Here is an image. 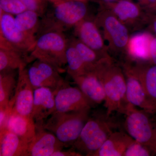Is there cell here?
I'll return each mask as SVG.
<instances>
[{
	"label": "cell",
	"instance_id": "1",
	"mask_svg": "<svg viewBox=\"0 0 156 156\" xmlns=\"http://www.w3.org/2000/svg\"><path fill=\"white\" fill-rule=\"evenodd\" d=\"M92 71L97 75L103 85L106 95L104 106L107 115L110 116L115 112L124 114L128 102L123 69L110 57L103 59Z\"/></svg>",
	"mask_w": 156,
	"mask_h": 156
},
{
	"label": "cell",
	"instance_id": "2",
	"mask_svg": "<svg viewBox=\"0 0 156 156\" xmlns=\"http://www.w3.org/2000/svg\"><path fill=\"white\" fill-rule=\"evenodd\" d=\"M106 114L95 112L89 119L80 136L72 147L83 156H92L103 145L116 128Z\"/></svg>",
	"mask_w": 156,
	"mask_h": 156
},
{
	"label": "cell",
	"instance_id": "3",
	"mask_svg": "<svg viewBox=\"0 0 156 156\" xmlns=\"http://www.w3.org/2000/svg\"><path fill=\"white\" fill-rule=\"evenodd\" d=\"M90 109L55 112L45 121L43 127L53 133L66 147H72L89 119Z\"/></svg>",
	"mask_w": 156,
	"mask_h": 156
},
{
	"label": "cell",
	"instance_id": "4",
	"mask_svg": "<svg viewBox=\"0 0 156 156\" xmlns=\"http://www.w3.org/2000/svg\"><path fill=\"white\" fill-rule=\"evenodd\" d=\"M53 5L52 13L41 22L40 34L50 31L63 32L68 29L74 27L87 17L88 9L86 2L59 0Z\"/></svg>",
	"mask_w": 156,
	"mask_h": 156
},
{
	"label": "cell",
	"instance_id": "5",
	"mask_svg": "<svg viewBox=\"0 0 156 156\" xmlns=\"http://www.w3.org/2000/svg\"><path fill=\"white\" fill-rule=\"evenodd\" d=\"M68 43L62 32L50 31L43 33L37 37L30 56L32 60L39 59L52 65L61 73L67 64Z\"/></svg>",
	"mask_w": 156,
	"mask_h": 156
},
{
	"label": "cell",
	"instance_id": "6",
	"mask_svg": "<svg viewBox=\"0 0 156 156\" xmlns=\"http://www.w3.org/2000/svg\"><path fill=\"white\" fill-rule=\"evenodd\" d=\"M95 21L106 41L109 53L115 55L127 53L130 37L128 27L107 9H101Z\"/></svg>",
	"mask_w": 156,
	"mask_h": 156
},
{
	"label": "cell",
	"instance_id": "7",
	"mask_svg": "<svg viewBox=\"0 0 156 156\" xmlns=\"http://www.w3.org/2000/svg\"><path fill=\"white\" fill-rule=\"evenodd\" d=\"M124 114V127L128 134L135 141L149 147L155 155L156 124L153 123L150 114L128 103Z\"/></svg>",
	"mask_w": 156,
	"mask_h": 156
},
{
	"label": "cell",
	"instance_id": "8",
	"mask_svg": "<svg viewBox=\"0 0 156 156\" xmlns=\"http://www.w3.org/2000/svg\"><path fill=\"white\" fill-rule=\"evenodd\" d=\"M27 72L34 89L46 87L51 89L54 94L57 90L67 83L60 75V72L52 65L36 59Z\"/></svg>",
	"mask_w": 156,
	"mask_h": 156
},
{
	"label": "cell",
	"instance_id": "9",
	"mask_svg": "<svg viewBox=\"0 0 156 156\" xmlns=\"http://www.w3.org/2000/svg\"><path fill=\"white\" fill-rule=\"evenodd\" d=\"M123 70L126 80L127 102L150 114L156 113V108L149 99L141 82L134 73L129 62L124 64Z\"/></svg>",
	"mask_w": 156,
	"mask_h": 156
},
{
	"label": "cell",
	"instance_id": "10",
	"mask_svg": "<svg viewBox=\"0 0 156 156\" xmlns=\"http://www.w3.org/2000/svg\"><path fill=\"white\" fill-rule=\"evenodd\" d=\"M18 70L17 86L10 101L14 104L12 112L31 116L34 89L29 79L26 67L21 68Z\"/></svg>",
	"mask_w": 156,
	"mask_h": 156
},
{
	"label": "cell",
	"instance_id": "11",
	"mask_svg": "<svg viewBox=\"0 0 156 156\" xmlns=\"http://www.w3.org/2000/svg\"><path fill=\"white\" fill-rule=\"evenodd\" d=\"M74 28L78 39L94 50L102 58L111 57L95 20L86 17L75 26Z\"/></svg>",
	"mask_w": 156,
	"mask_h": 156
},
{
	"label": "cell",
	"instance_id": "12",
	"mask_svg": "<svg viewBox=\"0 0 156 156\" xmlns=\"http://www.w3.org/2000/svg\"><path fill=\"white\" fill-rule=\"evenodd\" d=\"M0 37L27 53H30L36 41L26 36L17 28L13 15L2 10H0Z\"/></svg>",
	"mask_w": 156,
	"mask_h": 156
},
{
	"label": "cell",
	"instance_id": "13",
	"mask_svg": "<svg viewBox=\"0 0 156 156\" xmlns=\"http://www.w3.org/2000/svg\"><path fill=\"white\" fill-rule=\"evenodd\" d=\"M55 98L56 111H77L93 107L80 89L71 87L68 83L57 90Z\"/></svg>",
	"mask_w": 156,
	"mask_h": 156
},
{
	"label": "cell",
	"instance_id": "14",
	"mask_svg": "<svg viewBox=\"0 0 156 156\" xmlns=\"http://www.w3.org/2000/svg\"><path fill=\"white\" fill-rule=\"evenodd\" d=\"M35 136L29 146L27 156H52L56 151L66 147L53 133L43 126H36Z\"/></svg>",
	"mask_w": 156,
	"mask_h": 156
},
{
	"label": "cell",
	"instance_id": "15",
	"mask_svg": "<svg viewBox=\"0 0 156 156\" xmlns=\"http://www.w3.org/2000/svg\"><path fill=\"white\" fill-rule=\"evenodd\" d=\"M56 111L53 91L46 87L34 89L31 116L36 126H43L45 121Z\"/></svg>",
	"mask_w": 156,
	"mask_h": 156
},
{
	"label": "cell",
	"instance_id": "16",
	"mask_svg": "<svg viewBox=\"0 0 156 156\" xmlns=\"http://www.w3.org/2000/svg\"><path fill=\"white\" fill-rule=\"evenodd\" d=\"M101 9H107L111 11L128 29L140 27L144 18L139 5L131 0H119Z\"/></svg>",
	"mask_w": 156,
	"mask_h": 156
},
{
	"label": "cell",
	"instance_id": "17",
	"mask_svg": "<svg viewBox=\"0 0 156 156\" xmlns=\"http://www.w3.org/2000/svg\"><path fill=\"white\" fill-rule=\"evenodd\" d=\"M92 106L104 102L106 95L103 85L94 72L72 78Z\"/></svg>",
	"mask_w": 156,
	"mask_h": 156
},
{
	"label": "cell",
	"instance_id": "18",
	"mask_svg": "<svg viewBox=\"0 0 156 156\" xmlns=\"http://www.w3.org/2000/svg\"><path fill=\"white\" fill-rule=\"evenodd\" d=\"M27 54L0 37V72L26 67L32 60Z\"/></svg>",
	"mask_w": 156,
	"mask_h": 156
},
{
	"label": "cell",
	"instance_id": "19",
	"mask_svg": "<svg viewBox=\"0 0 156 156\" xmlns=\"http://www.w3.org/2000/svg\"><path fill=\"white\" fill-rule=\"evenodd\" d=\"M134 140L122 131H114L92 156H124Z\"/></svg>",
	"mask_w": 156,
	"mask_h": 156
},
{
	"label": "cell",
	"instance_id": "20",
	"mask_svg": "<svg viewBox=\"0 0 156 156\" xmlns=\"http://www.w3.org/2000/svg\"><path fill=\"white\" fill-rule=\"evenodd\" d=\"M129 63L151 103L156 108V65H148L144 62H136L135 65Z\"/></svg>",
	"mask_w": 156,
	"mask_h": 156
},
{
	"label": "cell",
	"instance_id": "21",
	"mask_svg": "<svg viewBox=\"0 0 156 156\" xmlns=\"http://www.w3.org/2000/svg\"><path fill=\"white\" fill-rule=\"evenodd\" d=\"M29 146L8 128L0 130V156H27Z\"/></svg>",
	"mask_w": 156,
	"mask_h": 156
},
{
	"label": "cell",
	"instance_id": "22",
	"mask_svg": "<svg viewBox=\"0 0 156 156\" xmlns=\"http://www.w3.org/2000/svg\"><path fill=\"white\" fill-rule=\"evenodd\" d=\"M152 36L147 32H140L130 37L127 54L136 62L150 60V46Z\"/></svg>",
	"mask_w": 156,
	"mask_h": 156
},
{
	"label": "cell",
	"instance_id": "23",
	"mask_svg": "<svg viewBox=\"0 0 156 156\" xmlns=\"http://www.w3.org/2000/svg\"><path fill=\"white\" fill-rule=\"evenodd\" d=\"M7 128L29 144L36 133L35 123L32 117L13 112L9 117Z\"/></svg>",
	"mask_w": 156,
	"mask_h": 156
},
{
	"label": "cell",
	"instance_id": "24",
	"mask_svg": "<svg viewBox=\"0 0 156 156\" xmlns=\"http://www.w3.org/2000/svg\"><path fill=\"white\" fill-rule=\"evenodd\" d=\"M40 16L37 12L27 10L14 17L17 28L27 36L36 41L37 33L40 29Z\"/></svg>",
	"mask_w": 156,
	"mask_h": 156
},
{
	"label": "cell",
	"instance_id": "25",
	"mask_svg": "<svg viewBox=\"0 0 156 156\" xmlns=\"http://www.w3.org/2000/svg\"><path fill=\"white\" fill-rule=\"evenodd\" d=\"M16 70L0 72V108L9 106L14 96L18 79Z\"/></svg>",
	"mask_w": 156,
	"mask_h": 156
},
{
	"label": "cell",
	"instance_id": "26",
	"mask_svg": "<svg viewBox=\"0 0 156 156\" xmlns=\"http://www.w3.org/2000/svg\"><path fill=\"white\" fill-rule=\"evenodd\" d=\"M70 41L75 48L85 65L87 70L86 73L92 71L101 61L106 58L101 57L95 51L79 39H73Z\"/></svg>",
	"mask_w": 156,
	"mask_h": 156
},
{
	"label": "cell",
	"instance_id": "27",
	"mask_svg": "<svg viewBox=\"0 0 156 156\" xmlns=\"http://www.w3.org/2000/svg\"><path fill=\"white\" fill-rule=\"evenodd\" d=\"M67 73L72 78L84 74L87 72L86 66L75 48L69 41L66 51Z\"/></svg>",
	"mask_w": 156,
	"mask_h": 156
},
{
	"label": "cell",
	"instance_id": "28",
	"mask_svg": "<svg viewBox=\"0 0 156 156\" xmlns=\"http://www.w3.org/2000/svg\"><path fill=\"white\" fill-rule=\"evenodd\" d=\"M27 10L20 0H0V10L8 14L16 15Z\"/></svg>",
	"mask_w": 156,
	"mask_h": 156
},
{
	"label": "cell",
	"instance_id": "29",
	"mask_svg": "<svg viewBox=\"0 0 156 156\" xmlns=\"http://www.w3.org/2000/svg\"><path fill=\"white\" fill-rule=\"evenodd\" d=\"M154 155V154L149 147L134 140L126 149L124 156H150Z\"/></svg>",
	"mask_w": 156,
	"mask_h": 156
},
{
	"label": "cell",
	"instance_id": "30",
	"mask_svg": "<svg viewBox=\"0 0 156 156\" xmlns=\"http://www.w3.org/2000/svg\"><path fill=\"white\" fill-rule=\"evenodd\" d=\"M27 10L37 12L40 17L44 16L47 11L48 1L47 0H20Z\"/></svg>",
	"mask_w": 156,
	"mask_h": 156
},
{
	"label": "cell",
	"instance_id": "31",
	"mask_svg": "<svg viewBox=\"0 0 156 156\" xmlns=\"http://www.w3.org/2000/svg\"><path fill=\"white\" fill-rule=\"evenodd\" d=\"M83 156L81 153L76 151L73 148L67 150H62L56 151L52 155V156Z\"/></svg>",
	"mask_w": 156,
	"mask_h": 156
},
{
	"label": "cell",
	"instance_id": "32",
	"mask_svg": "<svg viewBox=\"0 0 156 156\" xmlns=\"http://www.w3.org/2000/svg\"><path fill=\"white\" fill-rule=\"evenodd\" d=\"M150 61L153 64L156 65V37H153L150 46Z\"/></svg>",
	"mask_w": 156,
	"mask_h": 156
},
{
	"label": "cell",
	"instance_id": "33",
	"mask_svg": "<svg viewBox=\"0 0 156 156\" xmlns=\"http://www.w3.org/2000/svg\"><path fill=\"white\" fill-rule=\"evenodd\" d=\"M118 1L119 0H98V2L101 5V8H103L105 6L116 2Z\"/></svg>",
	"mask_w": 156,
	"mask_h": 156
},
{
	"label": "cell",
	"instance_id": "34",
	"mask_svg": "<svg viewBox=\"0 0 156 156\" xmlns=\"http://www.w3.org/2000/svg\"><path fill=\"white\" fill-rule=\"evenodd\" d=\"M141 5H148L149 4H155L156 0H138Z\"/></svg>",
	"mask_w": 156,
	"mask_h": 156
},
{
	"label": "cell",
	"instance_id": "35",
	"mask_svg": "<svg viewBox=\"0 0 156 156\" xmlns=\"http://www.w3.org/2000/svg\"><path fill=\"white\" fill-rule=\"evenodd\" d=\"M153 27L154 30L156 34V19L154 20L153 22Z\"/></svg>",
	"mask_w": 156,
	"mask_h": 156
},
{
	"label": "cell",
	"instance_id": "36",
	"mask_svg": "<svg viewBox=\"0 0 156 156\" xmlns=\"http://www.w3.org/2000/svg\"><path fill=\"white\" fill-rule=\"evenodd\" d=\"M47 1H48V2H50L52 4H53V3L58 2V1H59V0H47Z\"/></svg>",
	"mask_w": 156,
	"mask_h": 156
},
{
	"label": "cell",
	"instance_id": "37",
	"mask_svg": "<svg viewBox=\"0 0 156 156\" xmlns=\"http://www.w3.org/2000/svg\"><path fill=\"white\" fill-rule=\"evenodd\" d=\"M155 155H156V123L155 124Z\"/></svg>",
	"mask_w": 156,
	"mask_h": 156
},
{
	"label": "cell",
	"instance_id": "38",
	"mask_svg": "<svg viewBox=\"0 0 156 156\" xmlns=\"http://www.w3.org/2000/svg\"><path fill=\"white\" fill-rule=\"evenodd\" d=\"M76 1H81V2H86L87 0H76Z\"/></svg>",
	"mask_w": 156,
	"mask_h": 156
}]
</instances>
